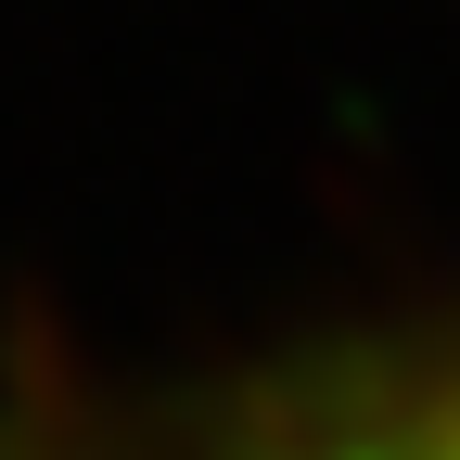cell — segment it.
Masks as SVG:
<instances>
[{
    "instance_id": "6da1fadb",
    "label": "cell",
    "mask_w": 460,
    "mask_h": 460,
    "mask_svg": "<svg viewBox=\"0 0 460 460\" xmlns=\"http://www.w3.org/2000/svg\"><path fill=\"white\" fill-rule=\"evenodd\" d=\"M243 460H460V358L384 384V396H345V410H307V422L256 435Z\"/></svg>"
}]
</instances>
